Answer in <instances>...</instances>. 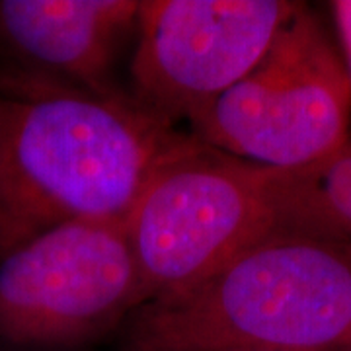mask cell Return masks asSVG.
Masks as SVG:
<instances>
[{"label":"cell","instance_id":"1","mask_svg":"<svg viewBox=\"0 0 351 351\" xmlns=\"http://www.w3.org/2000/svg\"><path fill=\"white\" fill-rule=\"evenodd\" d=\"M201 145L133 94L0 66V260L64 223L125 217L166 164Z\"/></svg>","mask_w":351,"mask_h":351},{"label":"cell","instance_id":"2","mask_svg":"<svg viewBox=\"0 0 351 351\" xmlns=\"http://www.w3.org/2000/svg\"><path fill=\"white\" fill-rule=\"evenodd\" d=\"M129 318L127 351H346L351 242L277 230Z\"/></svg>","mask_w":351,"mask_h":351},{"label":"cell","instance_id":"3","mask_svg":"<svg viewBox=\"0 0 351 351\" xmlns=\"http://www.w3.org/2000/svg\"><path fill=\"white\" fill-rule=\"evenodd\" d=\"M143 301L191 287L277 230L287 217V170L201 145L143 189L127 213Z\"/></svg>","mask_w":351,"mask_h":351},{"label":"cell","instance_id":"4","mask_svg":"<svg viewBox=\"0 0 351 351\" xmlns=\"http://www.w3.org/2000/svg\"><path fill=\"white\" fill-rule=\"evenodd\" d=\"M351 78L324 27L302 4L262 59L189 121V133L240 160L297 170L351 138Z\"/></svg>","mask_w":351,"mask_h":351},{"label":"cell","instance_id":"5","mask_svg":"<svg viewBox=\"0 0 351 351\" xmlns=\"http://www.w3.org/2000/svg\"><path fill=\"white\" fill-rule=\"evenodd\" d=\"M125 217L55 226L0 260V339L69 348L143 306Z\"/></svg>","mask_w":351,"mask_h":351},{"label":"cell","instance_id":"6","mask_svg":"<svg viewBox=\"0 0 351 351\" xmlns=\"http://www.w3.org/2000/svg\"><path fill=\"white\" fill-rule=\"evenodd\" d=\"M285 0H145L131 61L133 96L189 123L262 59L297 10Z\"/></svg>","mask_w":351,"mask_h":351},{"label":"cell","instance_id":"7","mask_svg":"<svg viewBox=\"0 0 351 351\" xmlns=\"http://www.w3.org/2000/svg\"><path fill=\"white\" fill-rule=\"evenodd\" d=\"M138 6L137 0H0V43L32 71L121 94L113 63L137 29Z\"/></svg>","mask_w":351,"mask_h":351},{"label":"cell","instance_id":"8","mask_svg":"<svg viewBox=\"0 0 351 351\" xmlns=\"http://www.w3.org/2000/svg\"><path fill=\"white\" fill-rule=\"evenodd\" d=\"M302 201L314 232L351 242V138L328 160L302 168Z\"/></svg>","mask_w":351,"mask_h":351},{"label":"cell","instance_id":"9","mask_svg":"<svg viewBox=\"0 0 351 351\" xmlns=\"http://www.w3.org/2000/svg\"><path fill=\"white\" fill-rule=\"evenodd\" d=\"M330 6H332V14H334L336 27H338L341 49L346 53L343 63H346V69L351 78V0H336Z\"/></svg>","mask_w":351,"mask_h":351},{"label":"cell","instance_id":"10","mask_svg":"<svg viewBox=\"0 0 351 351\" xmlns=\"http://www.w3.org/2000/svg\"><path fill=\"white\" fill-rule=\"evenodd\" d=\"M346 351H351V343H350V348H348V350H346Z\"/></svg>","mask_w":351,"mask_h":351}]
</instances>
